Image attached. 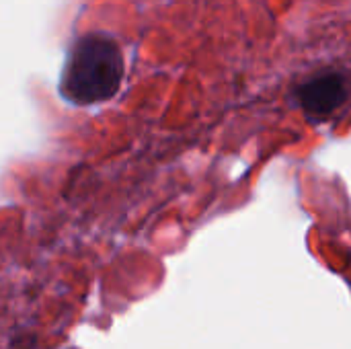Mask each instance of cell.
<instances>
[{
  "instance_id": "cell-2",
  "label": "cell",
  "mask_w": 351,
  "mask_h": 349,
  "mask_svg": "<svg viewBox=\"0 0 351 349\" xmlns=\"http://www.w3.org/2000/svg\"><path fill=\"white\" fill-rule=\"evenodd\" d=\"M350 97V80L346 74L329 70L304 80L296 88V99L306 115L329 117L335 113Z\"/></svg>"
},
{
  "instance_id": "cell-1",
  "label": "cell",
  "mask_w": 351,
  "mask_h": 349,
  "mask_svg": "<svg viewBox=\"0 0 351 349\" xmlns=\"http://www.w3.org/2000/svg\"><path fill=\"white\" fill-rule=\"evenodd\" d=\"M123 80V56L119 45L101 35L88 33L72 45L64 72L62 95L76 105H93L111 99Z\"/></svg>"
}]
</instances>
